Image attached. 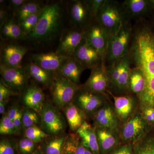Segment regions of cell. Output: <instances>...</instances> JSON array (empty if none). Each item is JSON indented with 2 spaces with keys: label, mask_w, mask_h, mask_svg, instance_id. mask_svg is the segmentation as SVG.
<instances>
[{
  "label": "cell",
  "mask_w": 154,
  "mask_h": 154,
  "mask_svg": "<svg viewBox=\"0 0 154 154\" xmlns=\"http://www.w3.org/2000/svg\"><path fill=\"white\" fill-rule=\"evenodd\" d=\"M129 55L131 66L138 69L145 81V90L138 99L139 109L154 107V32L141 21L133 26Z\"/></svg>",
  "instance_id": "1"
},
{
  "label": "cell",
  "mask_w": 154,
  "mask_h": 154,
  "mask_svg": "<svg viewBox=\"0 0 154 154\" xmlns=\"http://www.w3.org/2000/svg\"><path fill=\"white\" fill-rule=\"evenodd\" d=\"M62 9L58 3L45 6L35 30L27 36L29 40L47 42L57 36L61 27Z\"/></svg>",
  "instance_id": "2"
},
{
  "label": "cell",
  "mask_w": 154,
  "mask_h": 154,
  "mask_svg": "<svg viewBox=\"0 0 154 154\" xmlns=\"http://www.w3.org/2000/svg\"><path fill=\"white\" fill-rule=\"evenodd\" d=\"M106 67L109 80L107 92L118 96L131 94L129 87L131 69L129 53L124 57Z\"/></svg>",
  "instance_id": "3"
},
{
  "label": "cell",
  "mask_w": 154,
  "mask_h": 154,
  "mask_svg": "<svg viewBox=\"0 0 154 154\" xmlns=\"http://www.w3.org/2000/svg\"><path fill=\"white\" fill-rule=\"evenodd\" d=\"M96 20L107 30L110 36L116 33L122 25L130 22L122 2L113 0H105Z\"/></svg>",
  "instance_id": "4"
},
{
  "label": "cell",
  "mask_w": 154,
  "mask_h": 154,
  "mask_svg": "<svg viewBox=\"0 0 154 154\" xmlns=\"http://www.w3.org/2000/svg\"><path fill=\"white\" fill-rule=\"evenodd\" d=\"M132 34L133 26L128 22L110 36L105 59L106 66L112 64L128 54Z\"/></svg>",
  "instance_id": "5"
},
{
  "label": "cell",
  "mask_w": 154,
  "mask_h": 154,
  "mask_svg": "<svg viewBox=\"0 0 154 154\" xmlns=\"http://www.w3.org/2000/svg\"><path fill=\"white\" fill-rule=\"evenodd\" d=\"M81 87L72 82L59 72L54 74L51 88L53 101L56 107L64 108L72 103Z\"/></svg>",
  "instance_id": "6"
},
{
  "label": "cell",
  "mask_w": 154,
  "mask_h": 154,
  "mask_svg": "<svg viewBox=\"0 0 154 154\" xmlns=\"http://www.w3.org/2000/svg\"><path fill=\"white\" fill-rule=\"evenodd\" d=\"M148 125L139 110L122 125L119 133L121 142L134 145L147 134Z\"/></svg>",
  "instance_id": "7"
},
{
  "label": "cell",
  "mask_w": 154,
  "mask_h": 154,
  "mask_svg": "<svg viewBox=\"0 0 154 154\" xmlns=\"http://www.w3.org/2000/svg\"><path fill=\"white\" fill-rule=\"evenodd\" d=\"M40 116L41 129L49 136L58 135L66 127L65 120L57 107L45 102Z\"/></svg>",
  "instance_id": "8"
},
{
  "label": "cell",
  "mask_w": 154,
  "mask_h": 154,
  "mask_svg": "<svg viewBox=\"0 0 154 154\" xmlns=\"http://www.w3.org/2000/svg\"><path fill=\"white\" fill-rule=\"evenodd\" d=\"M107 100V96L92 92L83 86L77 92L72 102L82 110L87 116L92 117Z\"/></svg>",
  "instance_id": "9"
},
{
  "label": "cell",
  "mask_w": 154,
  "mask_h": 154,
  "mask_svg": "<svg viewBox=\"0 0 154 154\" xmlns=\"http://www.w3.org/2000/svg\"><path fill=\"white\" fill-rule=\"evenodd\" d=\"M2 82L15 94L21 93L28 87V76L24 68H12L1 63Z\"/></svg>",
  "instance_id": "10"
},
{
  "label": "cell",
  "mask_w": 154,
  "mask_h": 154,
  "mask_svg": "<svg viewBox=\"0 0 154 154\" xmlns=\"http://www.w3.org/2000/svg\"><path fill=\"white\" fill-rule=\"evenodd\" d=\"M110 37L107 30L96 20L85 29L86 39L99 53L105 65Z\"/></svg>",
  "instance_id": "11"
},
{
  "label": "cell",
  "mask_w": 154,
  "mask_h": 154,
  "mask_svg": "<svg viewBox=\"0 0 154 154\" xmlns=\"http://www.w3.org/2000/svg\"><path fill=\"white\" fill-rule=\"evenodd\" d=\"M95 128H106L119 134L122 124L116 114L113 105L108 100L92 117Z\"/></svg>",
  "instance_id": "12"
},
{
  "label": "cell",
  "mask_w": 154,
  "mask_h": 154,
  "mask_svg": "<svg viewBox=\"0 0 154 154\" xmlns=\"http://www.w3.org/2000/svg\"><path fill=\"white\" fill-rule=\"evenodd\" d=\"M112 96L113 108L116 114L122 124H124L139 110L138 100L136 96L131 94L124 96H115L107 92Z\"/></svg>",
  "instance_id": "13"
},
{
  "label": "cell",
  "mask_w": 154,
  "mask_h": 154,
  "mask_svg": "<svg viewBox=\"0 0 154 154\" xmlns=\"http://www.w3.org/2000/svg\"><path fill=\"white\" fill-rule=\"evenodd\" d=\"M109 85L107 67L102 63L91 69V75L83 87L92 92L107 96Z\"/></svg>",
  "instance_id": "14"
},
{
  "label": "cell",
  "mask_w": 154,
  "mask_h": 154,
  "mask_svg": "<svg viewBox=\"0 0 154 154\" xmlns=\"http://www.w3.org/2000/svg\"><path fill=\"white\" fill-rule=\"evenodd\" d=\"M73 57L86 69H91L103 63L101 55L89 44L85 37L76 49Z\"/></svg>",
  "instance_id": "15"
},
{
  "label": "cell",
  "mask_w": 154,
  "mask_h": 154,
  "mask_svg": "<svg viewBox=\"0 0 154 154\" xmlns=\"http://www.w3.org/2000/svg\"><path fill=\"white\" fill-rule=\"evenodd\" d=\"M85 36V29H73L68 31L61 38L56 52L67 57H73L75 51Z\"/></svg>",
  "instance_id": "16"
},
{
  "label": "cell",
  "mask_w": 154,
  "mask_h": 154,
  "mask_svg": "<svg viewBox=\"0 0 154 154\" xmlns=\"http://www.w3.org/2000/svg\"><path fill=\"white\" fill-rule=\"evenodd\" d=\"M69 58L55 52L34 54L32 55L31 59V62L33 63L54 75L59 72L61 67Z\"/></svg>",
  "instance_id": "17"
},
{
  "label": "cell",
  "mask_w": 154,
  "mask_h": 154,
  "mask_svg": "<svg viewBox=\"0 0 154 154\" xmlns=\"http://www.w3.org/2000/svg\"><path fill=\"white\" fill-rule=\"evenodd\" d=\"M69 10L71 19L77 29L85 30L94 21L87 1H72Z\"/></svg>",
  "instance_id": "18"
},
{
  "label": "cell",
  "mask_w": 154,
  "mask_h": 154,
  "mask_svg": "<svg viewBox=\"0 0 154 154\" xmlns=\"http://www.w3.org/2000/svg\"><path fill=\"white\" fill-rule=\"evenodd\" d=\"M28 51L27 48L17 43L6 44L1 50V63L10 67H20L22 59Z\"/></svg>",
  "instance_id": "19"
},
{
  "label": "cell",
  "mask_w": 154,
  "mask_h": 154,
  "mask_svg": "<svg viewBox=\"0 0 154 154\" xmlns=\"http://www.w3.org/2000/svg\"><path fill=\"white\" fill-rule=\"evenodd\" d=\"M100 154L110 153L121 142L119 134L106 128H95Z\"/></svg>",
  "instance_id": "20"
},
{
  "label": "cell",
  "mask_w": 154,
  "mask_h": 154,
  "mask_svg": "<svg viewBox=\"0 0 154 154\" xmlns=\"http://www.w3.org/2000/svg\"><path fill=\"white\" fill-rule=\"evenodd\" d=\"M22 100L27 108L40 113L45 102L44 94L41 88L36 85L28 86L22 95Z\"/></svg>",
  "instance_id": "21"
},
{
  "label": "cell",
  "mask_w": 154,
  "mask_h": 154,
  "mask_svg": "<svg viewBox=\"0 0 154 154\" xmlns=\"http://www.w3.org/2000/svg\"><path fill=\"white\" fill-rule=\"evenodd\" d=\"M76 133L79 137L83 146L94 154H100L96 129L87 121L77 130Z\"/></svg>",
  "instance_id": "22"
},
{
  "label": "cell",
  "mask_w": 154,
  "mask_h": 154,
  "mask_svg": "<svg viewBox=\"0 0 154 154\" xmlns=\"http://www.w3.org/2000/svg\"><path fill=\"white\" fill-rule=\"evenodd\" d=\"M122 4L130 21L133 19L139 21L151 8L149 1L146 0H125Z\"/></svg>",
  "instance_id": "23"
},
{
  "label": "cell",
  "mask_w": 154,
  "mask_h": 154,
  "mask_svg": "<svg viewBox=\"0 0 154 154\" xmlns=\"http://www.w3.org/2000/svg\"><path fill=\"white\" fill-rule=\"evenodd\" d=\"M64 113L70 129L74 132H76L88 117L86 113L73 102L65 107Z\"/></svg>",
  "instance_id": "24"
},
{
  "label": "cell",
  "mask_w": 154,
  "mask_h": 154,
  "mask_svg": "<svg viewBox=\"0 0 154 154\" xmlns=\"http://www.w3.org/2000/svg\"><path fill=\"white\" fill-rule=\"evenodd\" d=\"M86 69L73 57L69 58L61 68L59 72L77 85H79L80 78Z\"/></svg>",
  "instance_id": "25"
},
{
  "label": "cell",
  "mask_w": 154,
  "mask_h": 154,
  "mask_svg": "<svg viewBox=\"0 0 154 154\" xmlns=\"http://www.w3.org/2000/svg\"><path fill=\"white\" fill-rule=\"evenodd\" d=\"M28 77L37 83L45 87L52 85L54 75L45 70L36 64L31 62L24 68Z\"/></svg>",
  "instance_id": "26"
},
{
  "label": "cell",
  "mask_w": 154,
  "mask_h": 154,
  "mask_svg": "<svg viewBox=\"0 0 154 154\" xmlns=\"http://www.w3.org/2000/svg\"><path fill=\"white\" fill-rule=\"evenodd\" d=\"M131 68L129 81L130 91L138 99L145 90V81L142 74L138 69L133 67Z\"/></svg>",
  "instance_id": "27"
},
{
  "label": "cell",
  "mask_w": 154,
  "mask_h": 154,
  "mask_svg": "<svg viewBox=\"0 0 154 154\" xmlns=\"http://www.w3.org/2000/svg\"><path fill=\"white\" fill-rule=\"evenodd\" d=\"M67 135L60 134L48 140L42 144V154H62Z\"/></svg>",
  "instance_id": "28"
},
{
  "label": "cell",
  "mask_w": 154,
  "mask_h": 154,
  "mask_svg": "<svg viewBox=\"0 0 154 154\" xmlns=\"http://www.w3.org/2000/svg\"><path fill=\"white\" fill-rule=\"evenodd\" d=\"M44 7L36 1H28L17 11L19 24L26 18L41 11Z\"/></svg>",
  "instance_id": "29"
},
{
  "label": "cell",
  "mask_w": 154,
  "mask_h": 154,
  "mask_svg": "<svg viewBox=\"0 0 154 154\" xmlns=\"http://www.w3.org/2000/svg\"><path fill=\"white\" fill-rule=\"evenodd\" d=\"M133 154H154V137L148 136L147 134L134 145Z\"/></svg>",
  "instance_id": "30"
},
{
  "label": "cell",
  "mask_w": 154,
  "mask_h": 154,
  "mask_svg": "<svg viewBox=\"0 0 154 154\" xmlns=\"http://www.w3.org/2000/svg\"><path fill=\"white\" fill-rule=\"evenodd\" d=\"M22 123L25 129L40 123V114L35 110L27 108L22 111Z\"/></svg>",
  "instance_id": "31"
},
{
  "label": "cell",
  "mask_w": 154,
  "mask_h": 154,
  "mask_svg": "<svg viewBox=\"0 0 154 154\" xmlns=\"http://www.w3.org/2000/svg\"><path fill=\"white\" fill-rule=\"evenodd\" d=\"M80 142L79 137L76 133L67 135L62 154H75Z\"/></svg>",
  "instance_id": "32"
},
{
  "label": "cell",
  "mask_w": 154,
  "mask_h": 154,
  "mask_svg": "<svg viewBox=\"0 0 154 154\" xmlns=\"http://www.w3.org/2000/svg\"><path fill=\"white\" fill-rule=\"evenodd\" d=\"M42 10L38 13L28 17L19 24L25 36H28L35 30L40 18Z\"/></svg>",
  "instance_id": "33"
},
{
  "label": "cell",
  "mask_w": 154,
  "mask_h": 154,
  "mask_svg": "<svg viewBox=\"0 0 154 154\" xmlns=\"http://www.w3.org/2000/svg\"><path fill=\"white\" fill-rule=\"evenodd\" d=\"M24 136L25 137L28 138L36 143L41 142L50 137L37 125L25 129Z\"/></svg>",
  "instance_id": "34"
},
{
  "label": "cell",
  "mask_w": 154,
  "mask_h": 154,
  "mask_svg": "<svg viewBox=\"0 0 154 154\" xmlns=\"http://www.w3.org/2000/svg\"><path fill=\"white\" fill-rule=\"evenodd\" d=\"M0 122L1 134L12 135L18 133L13 121L9 118L7 113L3 115Z\"/></svg>",
  "instance_id": "35"
},
{
  "label": "cell",
  "mask_w": 154,
  "mask_h": 154,
  "mask_svg": "<svg viewBox=\"0 0 154 154\" xmlns=\"http://www.w3.org/2000/svg\"><path fill=\"white\" fill-rule=\"evenodd\" d=\"M36 143L28 138L25 137L19 141L18 148L20 154H31L36 149Z\"/></svg>",
  "instance_id": "36"
},
{
  "label": "cell",
  "mask_w": 154,
  "mask_h": 154,
  "mask_svg": "<svg viewBox=\"0 0 154 154\" xmlns=\"http://www.w3.org/2000/svg\"><path fill=\"white\" fill-rule=\"evenodd\" d=\"M105 0H88L87 1L91 17L96 20L99 11L105 3Z\"/></svg>",
  "instance_id": "37"
},
{
  "label": "cell",
  "mask_w": 154,
  "mask_h": 154,
  "mask_svg": "<svg viewBox=\"0 0 154 154\" xmlns=\"http://www.w3.org/2000/svg\"><path fill=\"white\" fill-rule=\"evenodd\" d=\"M11 28V38L18 39L25 36V34L22 31V28L19 24H17L13 19L9 20Z\"/></svg>",
  "instance_id": "38"
},
{
  "label": "cell",
  "mask_w": 154,
  "mask_h": 154,
  "mask_svg": "<svg viewBox=\"0 0 154 154\" xmlns=\"http://www.w3.org/2000/svg\"><path fill=\"white\" fill-rule=\"evenodd\" d=\"M139 110L147 124L154 125V107H144Z\"/></svg>",
  "instance_id": "39"
},
{
  "label": "cell",
  "mask_w": 154,
  "mask_h": 154,
  "mask_svg": "<svg viewBox=\"0 0 154 154\" xmlns=\"http://www.w3.org/2000/svg\"><path fill=\"white\" fill-rule=\"evenodd\" d=\"M134 144L122 143L119 145L110 154H133Z\"/></svg>",
  "instance_id": "40"
},
{
  "label": "cell",
  "mask_w": 154,
  "mask_h": 154,
  "mask_svg": "<svg viewBox=\"0 0 154 154\" xmlns=\"http://www.w3.org/2000/svg\"><path fill=\"white\" fill-rule=\"evenodd\" d=\"M16 94L7 87L1 80L0 83V102L8 101L10 96Z\"/></svg>",
  "instance_id": "41"
},
{
  "label": "cell",
  "mask_w": 154,
  "mask_h": 154,
  "mask_svg": "<svg viewBox=\"0 0 154 154\" xmlns=\"http://www.w3.org/2000/svg\"><path fill=\"white\" fill-rule=\"evenodd\" d=\"M0 154H15L13 146L8 140H3L0 143Z\"/></svg>",
  "instance_id": "42"
},
{
  "label": "cell",
  "mask_w": 154,
  "mask_h": 154,
  "mask_svg": "<svg viewBox=\"0 0 154 154\" xmlns=\"http://www.w3.org/2000/svg\"><path fill=\"white\" fill-rule=\"evenodd\" d=\"M1 35L3 39L11 38V28L9 20H7L5 23L1 27Z\"/></svg>",
  "instance_id": "43"
},
{
  "label": "cell",
  "mask_w": 154,
  "mask_h": 154,
  "mask_svg": "<svg viewBox=\"0 0 154 154\" xmlns=\"http://www.w3.org/2000/svg\"><path fill=\"white\" fill-rule=\"evenodd\" d=\"M9 8L11 10L17 11L25 4V0H11L9 1Z\"/></svg>",
  "instance_id": "44"
},
{
  "label": "cell",
  "mask_w": 154,
  "mask_h": 154,
  "mask_svg": "<svg viewBox=\"0 0 154 154\" xmlns=\"http://www.w3.org/2000/svg\"><path fill=\"white\" fill-rule=\"evenodd\" d=\"M22 118V111L20 110L17 117L13 121L18 133L20 132L22 130V128H23Z\"/></svg>",
  "instance_id": "45"
},
{
  "label": "cell",
  "mask_w": 154,
  "mask_h": 154,
  "mask_svg": "<svg viewBox=\"0 0 154 154\" xmlns=\"http://www.w3.org/2000/svg\"><path fill=\"white\" fill-rule=\"evenodd\" d=\"M20 110L17 106H14L10 108L7 114L10 119L13 121L17 117Z\"/></svg>",
  "instance_id": "46"
},
{
  "label": "cell",
  "mask_w": 154,
  "mask_h": 154,
  "mask_svg": "<svg viewBox=\"0 0 154 154\" xmlns=\"http://www.w3.org/2000/svg\"><path fill=\"white\" fill-rule=\"evenodd\" d=\"M8 14L5 10L3 8H1L0 11V25L1 28L7 21Z\"/></svg>",
  "instance_id": "47"
},
{
  "label": "cell",
  "mask_w": 154,
  "mask_h": 154,
  "mask_svg": "<svg viewBox=\"0 0 154 154\" xmlns=\"http://www.w3.org/2000/svg\"><path fill=\"white\" fill-rule=\"evenodd\" d=\"M86 149V148L83 146L81 140L75 154H85Z\"/></svg>",
  "instance_id": "48"
},
{
  "label": "cell",
  "mask_w": 154,
  "mask_h": 154,
  "mask_svg": "<svg viewBox=\"0 0 154 154\" xmlns=\"http://www.w3.org/2000/svg\"><path fill=\"white\" fill-rule=\"evenodd\" d=\"M8 101H3L0 102V113L4 115L5 112L6 106L7 105Z\"/></svg>",
  "instance_id": "49"
},
{
  "label": "cell",
  "mask_w": 154,
  "mask_h": 154,
  "mask_svg": "<svg viewBox=\"0 0 154 154\" xmlns=\"http://www.w3.org/2000/svg\"><path fill=\"white\" fill-rule=\"evenodd\" d=\"M85 154H94L93 152L91 151L89 149L86 148L85 151Z\"/></svg>",
  "instance_id": "50"
},
{
  "label": "cell",
  "mask_w": 154,
  "mask_h": 154,
  "mask_svg": "<svg viewBox=\"0 0 154 154\" xmlns=\"http://www.w3.org/2000/svg\"><path fill=\"white\" fill-rule=\"evenodd\" d=\"M31 154H42L41 151H40V149H36V150L35 151L33 152Z\"/></svg>",
  "instance_id": "51"
},
{
  "label": "cell",
  "mask_w": 154,
  "mask_h": 154,
  "mask_svg": "<svg viewBox=\"0 0 154 154\" xmlns=\"http://www.w3.org/2000/svg\"><path fill=\"white\" fill-rule=\"evenodd\" d=\"M149 2L151 8H154V0H150V1H149Z\"/></svg>",
  "instance_id": "52"
}]
</instances>
